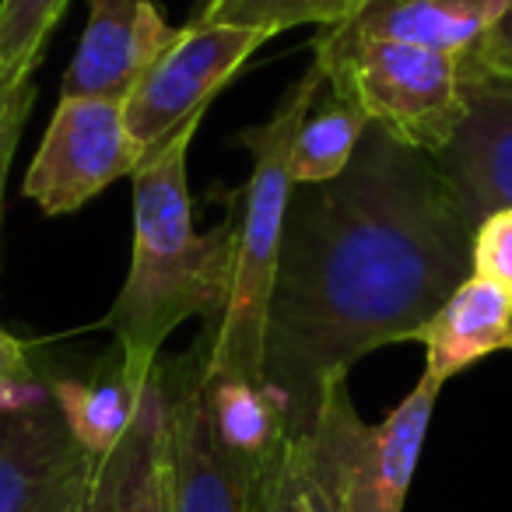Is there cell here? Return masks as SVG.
Wrapping results in <instances>:
<instances>
[{
    "mask_svg": "<svg viewBox=\"0 0 512 512\" xmlns=\"http://www.w3.org/2000/svg\"><path fill=\"white\" fill-rule=\"evenodd\" d=\"M439 390V379L425 372L379 425H365L348 379L327 386L302 439L341 512H404Z\"/></svg>",
    "mask_w": 512,
    "mask_h": 512,
    "instance_id": "5",
    "label": "cell"
},
{
    "mask_svg": "<svg viewBox=\"0 0 512 512\" xmlns=\"http://www.w3.org/2000/svg\"><path fill=\"white\" fill-rule=\"evenodd\" d=\"M323 81L320 64H313L260 127L239 134V144L253 158V172L242 190V211L235 214V267L225 316L211 334H204V365L214 372L267 383V306L295 190L292 151Z\"/></svg>",
    "mask_w": 512,
    "mask_h": 512,
    "instance_id": "3",
    "label": "cell"
},
{
    "mask_svg": "<svg viewBox=\"0 0 512 512\" xmlns=\"http://www.w3.org/2000/svg\"><path fill=\"white\" fill-rule=\"evenodd\" d=\"M141 165L144 148L130 134L123 99L60 95L25 176V197L46 214H71Z\"/></svg>",
    "mask_w": 512,
    "mask_h": 512,
    "instance_id": "7",
    "label": "cell"
},
{
    "mask_svg": "<svg viewBox=\"0 0 512 512\" xmlns=\"http://www.w3.org/2000/svg\"><path fill=\"white\" fill-rule=\"evenodd\" d=\"M67 0H0V71H36Z\"/></svg>",
    "mask_w": 512,
    "mask_h": 512,
    "instance_id": "19",
    "label": "cell"
},
{
    "mask_svg": "<svg viewBox=\"0 0 512 512\" xmlns=\"http://www.w3.org/2000/svg\"><path fill=\"white\" fill-rule=\"evenodd\" d=\"M256 512H341V505H337L334 491L323 481L302 432L288 435L278 460L264 474Z\"/></svg>",
    "mask_w": 512,
    "mask_h": 512,
    "instance_id": "18",
    "label": "cell"
},
{
    "mask_svg": "<svg viewBox=\"0 0 512 512\" xmlns=\"http://www.w3.org/2000/svg\"><path fill=\"white\" fill-rule=\"evenodd\" d=\"M95 470L50 386L25 376L0 390V512H85Z\"/></svg>",
    "mask_w": 512,
    "mask_h": 512,
    "instance_id": "6",
    "label": "cell"
},
{
    "mask_svg": "<svg viewBox=\"0 0 512 512\" xmlns=\"http://www.w3.org/2000/svg\"><path fill=\"white\" fill-rule=\"evenodd\" d=\"M425 344V372L439 383L484 362L498 351H512V299L495 281L470 274L439 313L418 334Z\"/></svg>",
    "mask_w": 512,
    "mask_h": 512,
    "instance_id": "13",
    "label": "cell"
},
{
    "mask_svg": "<svg viewBox=\"0 0 512 512\" xmlns=\"http://www.w3.org/2000/svg\"><path fill=\"white\" fill-rule=\"evenodd\" d=\"M85 512H172L169 386L162 362L144 383L127 435L99 456Z\"/></svg>",
    "mask_w": 512,
    "mask_h": 512,
    "instance_id": "12",
    "label": "cell"
},
{
    "mask_svg": "<svg viewBox=\"0 0 512 512\" xmlns=\"http://www.w3.org/2000/svg\"><path fill=\"white\" fill-rule=\"evenodd\" d=\"M200 362L204 344L176 365L162 362L169 386L172 512H256L260 484L271 467H256L214 439L200 397Z\"/></svg>",
    "mask_w": 512,
    "mask_h": 512,
    "instance_id": "9",
    "label": "cell"
},
{
    "mask_svg": "<svg viewBox=\"0 0 512 512\" xmlns=\"http://www.w3.org/2000/svg\"><path fill=\"white\" fill-rule=\"evenodd\" d=\"M467 78H509L512 81V4L474 53L463 60Z\"/></svg>",
    "mask_w": 512,
    "mask_h": 512,
    "instance_id": "22",
    "label": "cell"
},
{
    "mask_svg": "<svg viewBox=\"0 0 512 512\" xmlns=\"http://www.w3.org/2000/svg\"><path fill=\"white\" fill-rule=\"evenodd\" d=\"M369 116L348 99V95L334 92L323 81L320 95H316L313 109L306 113L295 137L292 151V179L295 186L302 183H327L337 179L348 169L351 155H355L358 141H362Z\"/></svg>",
    "mask_w": 512,
    "mask_h": 512,
    "instance_id": "16",
    "label": "cell"
},
{
    "mask_svg": "<svg viewBox=\"0 0 512 512\" xmlns=\"http://www.w3.org/2000/svg\"><path fill=\"white\" fill-rule=\"evenodd\" d=\"M53 400L64 411L67 428L92 456H106L127 435L141 404L144 383H130L113 358V369L95 379H53Z\"/></svg>",
    "mask_w": 512,
    "mask_h": 512,
    "instance_id": "15",
    "label": "cell"
},
{
    "mask_svg": "<svg viewBox=\"0 0 512 512\" xmlns=\"http://www.w3.org/2000/svg\"><path fill=\"white\" fill-rule=\"evenodd\" d=\"M204 116L179 127L134 172V246L130 271L106 316L116 334V358L130 383H148L162 348L179 323L204 320V334L221 323L232 292L235 218L197 232L186 183V158Z\"/></svg>",
    "mask_w": 512,
    "mask_h": 512,
    "instance_id": "2",
    "label": "cell"
},
{
    "mask_svg": "<svg viewBox=\"0 0 512 512\" xmlns=\"http://www.w3.org/2000/svg\"><path fill=\"white\" fill-rule=\"evenodd\" d=\"M512 0H365L341 29L369 39L428 46L467 60Z\"/></svg>",
    "mask_w": 512,
    "mask_h": 512,
    "instance_id": "14",
    "label": "cell"
},
{
    "mask_svg": "<svg viewBox=\"0 0 512 512\" xmlns=\"http://www.w3.org/2000/svg\"><path fill=\"white\" fill-rule=\"evenodd\" d=\"M271 36L264 32L221 29V25H190L176 29L172 43L141 74L123 99L127 127L144 148V158L155 155L179 127L204 116L214 95L242 71L249 57Z\"/></svg>",
    "mask_w": 512,
    "mask_h": 512,
    "instance_id": "8",
    "label": "cell"
},
{
    "mask_svg": "<svg viewBox=\"0 0 512 512\" xmlns=\"http://www.w3.org/2000/svg\"><path fill=\"white\" fill-rule=\"evenodd\" d=\"M460 204L481 225L512 207V81L467 78V113L453 141L432 155Z\"/></svg>",
    "mask_w": 512,
    "mask_h": 512,
    "instance_id": "10",
    "label": "cell"
},
{
    "mask_svg": "<svg viewBox=\"0 0 512 512\" xmlns=\"http://www.w3.org/2000/svg\"><path fill=\"white\" fill-rule=\"evenodd\" d=\"M362 4L365 0H200L193 22L278 36L299 25L334 29L351 22Z\"/></svg>",
    "mask_w": 512,
    "mask_h": 512,
    "instance_id": "17",
    "label": "cell"
},
{
    "mask_svg": "<svg viewBox=\"0 0 512 512\" xmlns=\"http://www.w3.org/2000/svg\"><path fill=\"white\" fill-rule=\"evenodd\" d=\"M172 36L176 29L165 22L155 0H92L85 36L64 74L60 95L127 99Z\"/></svg>",
    "mask_w": 512,
    "mask_h": 512,
    "instance_id": "11",
    "label": "cell"
},
{
    "mask_svg": "<svg viewBox=\"0 0 512 512\" xmlns=\"http://www.w3.org/2000/svg\"><path fill=\"white\" fill-rule=\"evenodd\" d=\"M474 274L495 281L512 299V207L495 211L474 232Z\"/></svg>",
    "mask_w": 512,
    "mask_h": 512,
    "instance_id": "20",
    "label": "cell"
},
{
    "mask_svg": "<svg viewBox=\"0 0 512 512\" xmlns=\"http://www.w3.org/2000/svg\"><path fill=\"white\" fill-rule=\"evenodd\" d=\"M313 50L327 85L407 148L439 155L460 130L467 71L453 53L355 36L341 25L316 32Z\"/></svg>",
    "mask_w": 512,
    "mask_h": 512,
    "instance_id": "4",
    "label": "cell"
},
{
    "mask_svg": "<svg viewBox=\"0 0 512 512\" xmlns=\"http://www.w3.org/2000/svg\"><path fill=\"white\" fill-rule=\"evenodd\" d=\"M32 99H36L32 71H18V74L0 71V204H4V179H8L11 158H15L18 137H22Z\"/></svg>",
    "mask_w": 512,
    "mask_h": 512,
    "instance_id": "21",
    "label": "cell"
},
{
    "mask_svg": "<svg viewBox=\"0 0 512 512\" xmlns=\"http://www.w3.org/2000/svg\"><path fill=\"white\" fill-rule=\"evenodd\" d=\"M29 376V362H25V348L8 334V330L0 327V390L15 379Z\"/></svg>",
    "mask_w": 512,
    "mask_h": 512,
    "instance_id": "23",
    "label": "cell"
},
{
    "mask_svg": "<svg viewBox=\"0 0 512 512\" xmlns=\"http://www.w3.org/2000/svg\"><path fill=\"white\" fill-rule=\"evenodd\" d=\"M474 232L435 158L376 123L341 176L295 186L264 348L292 435L358 358L418 341L474 274Z\"/></svg>",
    "mask_w": 512,
    "mask_h": 512,
    "instance_id": "1",
    "label": "cell"
}]
</instances>
